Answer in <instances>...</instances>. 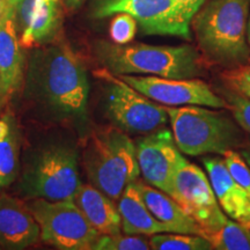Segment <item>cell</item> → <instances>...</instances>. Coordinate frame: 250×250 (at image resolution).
<instances>
[{
  "instance_id": "cell-27",
  "label": "cell",
  "mask_w": 250,
  "mask_h": 250,
  "mask_svg": "<svg viewBox=\"0 0 250 250\" xmlns=\"http://www.w3.org/2000/svg\"><path fill=\"white\" fill-rule=\"evenodd\" d=\"M228 88L250 99V65H236L221 74Z\"/></svg>"
},
{
  "instance_id": "cell-28",
  "label": "cell",
  "mask_w": 250,
  "mask_h": 250,
  "mask_svg": "<svg viewBox=\"0 0 250 250\" xmlns=\"http://www.w3.org/2000/svg\"><path fill=\"white\" fill-rule=\"evenodd\" d=\"M175 1L179 4L182 11L189 18V20L191 21L193 15L197 13V11L202 7L206 0H175Z\"/></svg>"
},
{
  "instance_id": "cell-12",
  "label": "cell",
  "mask_w": 250,
  "mask_h": 250,
  "mask_svg": "<svg viewBox=\"0 0 250 250\" xmlns=\"http://www.w3.org/2000/svg\"><path fill=\"white\" fill-rule=\"evenodd\" d=\"M118 77L139 93L162 105H206L213 108H227V102L223 96L217 95L205 81L195 78L170 79L133 74H123Z\"/></svg>"
},
{
  "instance_id": "cell-19",
  "label": "cell",
  "mask_w": 250,
  "mask_h": 250,
  "mask_svg": "<svg viewBox=\"0 0 250 250\" xmlns=\"http://www.w3.org/2000/svg\"><path fill=\"white\" fill-rule=\"evenodd\" d=\"M117 208L124 234L151 236L153 234L169 232V229L156 220L148 211L136 181L125 187Z\"/></svg>"
},
{
  "instance_id": "cell-6",
  "label": "cell",
  "mask_w": 250,
  "mask_h": 250,
  "mask_svg": "<svg viewBox=\"0 0 250 250\" xmlns=\"http://www.w3.org/2000/svg\"><path fill=\"white\" fill-rule=\"evenodd\" d=\"M80 186L79 155L66 144H52L37 152L21 180V191L30 199L73 201Z\"/></svg>"
},
{
  "instance_id": "cell-7",
  "label": "cell",
  "mask_w": 250,
  "mask_h": 250,
  "mask_svg": "<svg viewBox=\"0 0 250 250\" xmlns=\"http://www.w3.org/2000/svg\"><path fill=\"white\" fill-rule=\"evenodd\" d=\"M105 81L104 111L118 129L131 134H148L169 122L165 105L148 99L107 68L96 73Z\"/></svg>"
},
{
  "instance_id": "cell-34",
  "label": "cell",
  "mask_w": 250,
  "mask_h": 250,
  "mask_svg": "<svg viewBox=\"0 0 250 250\" xmlns=\"http://www.w3.org/2000/svg\"><path fill=\"white\" fill-rule=\"evenodd\" d=\"M249 228H250V227H249Z\"/></svg>"
},
{
  "instance_id": "cell-24",
  "label": "cell",
  "mask_w": 250,
  "mask_h": 250,
  "mask_svg": "<svg viewBox=\"0 0 250 250\" xmlns=\"http://www.w3.org/2000/svg\"><path fill=\"white\" fill-rule=\"evenodd\" d=\"M137 21L127 13H117L112 18L109 36L115 44H129L137 34Z\"/></svg>"
},
{
  "instance_id": "cell-9",
  "label": "cell",
  "mask_w": 250,
  "mask_h": 250,
  "mask_svg": "<svg viewBox=\"0 0 250 250\" xmlns=\"http://www.w3.org/2000/svg\"><path fill=\"white\" fill-rule=\"evenodd\" d=\"M127 13L146 35L191 39V21L175 0H98L93 9L95 18Z\"/></svg>"
},
{
  "instance_id": "cell-10",
  "label": "cell",
  "mask_w": 250,
  "mask_h": 250,
  "mask_svg": "<svg viewBox=\"0 0 250 250\" xmlns=\"http://www.w3.org/2000/svg\"><path fill=\"white\" fill-rule=\"evenodd\" d=\"M169 196L201 226L203 236L218 230L228 220L208 176L201 167L189 161L175 175Z\"/></svg>"
},
{
  "instance_id": "cell-22",
  "label": "cell",
  "mask_w": 250,
  "mask_h": 250,
  "mask_svg": "<svg viewBox=\"0 0 250 250\" xmlns=\"http://www.w3.org/2000/svg\"><path fill=\"white\" fill-rule=\"evenodd\" d=\"M149 246L154 250H211L212 246L205 236L198 234L158 233L149 237Z\"/></svg>"
},
{
  "instance_id": "cell-20",
  "label": "cell",
  "mask_w": 250,
  "mask_h": 250,
  "mask_svg": "<svg viewBox=\"0 0 250 250\" xmlns=\"http://www.w3.org/2000/svg\"><path fill=\"white\" fill-rule=\"evenodd\" d=\"M20 130L14 114L5 108L0 115V188L11 187L20 170Z\"/></svg>"
},
{
  "instance_id": "cell-4",
  "label": "cell",
  "mask_w": 250,
  "mask_h": 250,
  "mask_svg": "<svg viewBox=\"0 0 250 250\" xmlns=\"http://www.w3.org/2000/svg\"><path fill=\"white\" fill-rule=\"evenodd\" d=\"M83 165L92 186L117 201L125 187L138 179L136 145L115 125L100 127L87 137Z\"/></svg>"
},
{
  "instance_id": "cell-21",
  "label": "cell",
  "mask_w": 250,
  "mask_h": 250,
  "mask_svg": "<svg viewBox=\"0 0 250 250\" xmlns=\"http://www.w3.org/2000/svg\"><path fill=\"white\" fill-rule=\"evenodd\" d=\"M215 250H250V228L235 220H228L215 232L205 234Z\"/></svg>"
},
{
  "instance_id": "cell-2",
  "label": "cell",
  "mask_w": 250,
  "mask_h": 250,
  "mask_svg": "<svg viewBox=\"0 0 250 250\" xmlns=\"http://www.w3.org/2000/svg\"><path fill=\"white\" fill-rule=\"evenodd\" d=\"M250 0H206L191 19L204 61L234 67L250 57L247 22Z\"/></svg>"
},
{
  "instance_id": "cell-13",
  "label": "cell",
  "mask_w": 250,
  "mask_h": 250,
  "mask_svg": "<svg viewBox=\"0 0 250 250\" xmlns=\"http://www.w3.org/2000/svg\"><path fill=\"white\" fill-rule=\"evenodd\" d=\"M19 41L23 49L49 44L62 27L59 0H8Z\"/></svg>"
},
{
  "instance_id": "cell-33",
  "label": "cell",
  "mask_w": 250,
  "mask_h": 250,
  "mask_svg": "<svg viewBox=\"0 0 250 250\" xmlns=\"http://www.w3.org/2000/svg\"><path fill=\"white\" fill-rule=\"evenodd\" d=\"M247 41H248V44L250 46V11H249L248 22H247Z\"/></svg>"
},
{
  "instance_id": "cell-16",
  "label": "cell",
  "mask_w": 250,
  "mask_h": 250,
  "mask_svg": "<svg viewBox=\"0 0 250 250\" xmlns=\"http://www.w3.org/2000/svg\"><path fill=\"white\" fill-rule=\"evenodd\" d=\"M26 58L11 8L0 20V99H11L21 88Z\"/></svg>"
},
{
  "instance_id": "cell-1",
  "label": "cell",
  "mask_w": 250,
  "mask_h": 250,
  "mask_svg": "<svg viewBox=\"0 0 250 250\" xmlns=\"http://www.w3.org/2000/svg\"><path fill=\"white\" fill-rule=\"evenodd\" d=\"M27 92L55 120L83 129L88 118L89 81L85 65L66 43H49L33 51Z\"/></svg>"
},
{
  "instance_id": "cell-23",
  "label": "cell",
  "mask_w": 250,
  "mask_h": 250,
  "mask_svg": "<svg viewBox=\"0 0 250 250\" xmlns=\"http://www.w3.org/2000/svg\"><path fill=\"white\" fill-rule=\"evenodd\" d=\"M149 240L144 235H130L121 233L114 235H100L92 250H148Z\"/></svg>"
},
{
  "instance_id": "cell-5",
  "label": "cell",
  "mask_w": 250,
  "mask_h": 250,
  "mask_svg": "<svg viewBox=\"0 0 250 250\" xmlns=\"http://www.w3.org/2000/svg\"><path fill=\"white\" fill-rule=\"evenodd\" d=\"M167 110L177 147L188 155L225 154L245 142L242 127L226 112L195 107H168Z\"/></svg>"
},
{
  "instance_id": "cell-26",
  "label": "cell",
  "mask_w": 250,
  "mask_h": 250,
  "mask_svg": "<svg viewBox=\"0 0 250 250\" xmlns=\"http://www.w3.org/2000/svg\"><path fill=\"white\" fill-rule=\"evenodd\" d=\"M224 160L233 179L250 197V167L247 165V162L243 160L240 153L233 149L225 153Z\"/></svg>"
},
{
  "instance_id": "cell-17",
  "label": "cell",
  "mask_w": 250,
  "mask_h": 250,
  "mask_svg": "<svg viewBox=\"0 0 250 250\" xmlns=\"http://www.w3.org/2000/svg\"><path fill=\"white\" fill-rule=\"evenodd\" d=\"M73 202L101 235L121 233V214L115 201L98 188L81 183Z\"/></svg>"
},
{
  "instance_id": "cell-15",
  "label": "cell",
  "mask_w": 250,
  "mask_h": 250,
  "mask_svg": "<svg viewBox=\"0 0 250 250\" xmlns=\"http://www.w3.org/2000/svg\"><path fill=\"white\" fill-rule=\"evenodd\" d=\"M203 164L225 214L250 227V197L233 179L224 158L208 156L203 159Z\"/></svg>"
},
{
  "instance_id": "cell-25",
  "label": "cell",
  "mask_w": 250,
  "mask_h": 250,
  "mask_svg": "<svg viewBox=\"0 0 250 250\" xmlns=\"http://www.w3.org/2000/svg\"><path fill=\"white\" fill-rule=\"evenodd\" d=\"M223 98L227 102V108L232 111L236 123L250 134V99L230 88L225 90Z\"/></svg>"
},
{
  "instance_id": "cell-3",
  "label": "cell",
  "mask_w": 250,
  "mask_h": 250,
  "mask_svg": "<svg viewBox=\"0 0 250 250\" xmlns=\"http://www.w3.org/2000/svg\"><path fill=\"white\" fill-rule=\"evenodd\" d=\"M99 62L115 76L148 74L170 79L203 76L204 59L190 44L151 45L144 43L115 44L101 41L96 44Z\"/></svg>"
},
{
  "instance_id": "cell-11",
  "label": "cell",
  "mask_w": 250,
  "mask_h": 250,
  "mask_svg": "<svg viewBox=\"0 0 250 250\" xmlns=\"http://www.w3.org/2000/svg\"><path fill=\"white\" fill-rule=\"evenodd\" d=\"M134 145L144 181L169 195L175 175L188 162L177 147L173 133L161 127L139 137L134 140Z\"/></svg>"
},
{
  "instance_id": "cell-14",
  "label": "cell",
  "mask_w": 250,
  "mask_h": 250,
  "mask_svg": "<svg viewBox=\"0 0 250 250\" xmlns=\"http://www.w3.org/2000/svg\"><path fill=\"white\" fill-rule=\"evenodd\" d=\"M41 240L39 223L20 199L0 196V247L21 250L36 245Z\"/></svg>"
},
{
  "instance_id": "cell-18",
  "label": "cell",
  "mask_w": 250,
  "mask_h": 250,
  "mask_svg": "<svg viewBox=\"0 0 250 250\" xmlns=\"http://www.w3.org/2000/svg\"><path fill=\"white\" fill-rule=\"evenodd\" d=\"M136 183L148 211L156 220L164 224L169 232L203 235L201 226L181 208L173 197L143 181H136Z\"/></svg>"
},
{
  "instance_id": "cell-29",
  "label": "cell",
  "mask_w": 250,
  "mask_h": 250,
  "mask_svg": "<svg viewBox=\"0 0 250 250\" xmlns=\"http://www.w3.org/2000/svg\"><path fill=\"white\" fill-rule=\"evenodd\" d=\"M240 155L242 156L243 160L247 162V165L250 167V145L247 146L246 148H242L241 152H240Z\"/></svg>"
},
{
  "instance_id": "cell-31",
  "label": "cell",
  "mask_w": 250,
  "mask_h": 250,
  "mask_svg": "<svg viewBox=\"0 0 250 250\" xmlns=\"http://www.w3.org/2000/svg\"><path fill=\"white\" fill-rule=\"evenodd\" d=\"M83 0H65V4L70 9H74L77 7H79V5L83 2Z\"/></svg>"
},
{
  "instance_id": "cell-30",
  "label": "cell",
  "mask_w": 250,
  "mask_h": 250,
  "mask_svg": "<svg viewBox=\"0 0 250 250\" xmlns=\"http://www.w3.org/2000/svg\"><path fill=\"white\" fill-rule=\"evenodd\" d=\"M8 8V0H0V20L4 18Z\"/></svg>"
},
{
  "instance_id": "cell-8",
  "label": "cell",
  "mask_w": 250,
  "mask_h": 250,
  "mask_svg": "<svg viewBox=\"0 0 250 250\" xmlns=\"http://www.w3.org/2000/svg\"><path fill=\"white\" fill-rule=\"evenodd\" d=\"M28 208L39 223L41 240L62 250H92L100 234L73 201L31 199Z\"/></svg>"
},
{
  "instance_id": "cell-32",
  "label": "cell",
  "mask_w": 250,
  "mask_h": 250,
  "mask_svg": "<svg viewBox=\"0 0 250 250\" xmlns=\"http://www.w3.org/2000/svg\"><path fill=\"white\" fill-rule=\"evenodd\" d=\"M7 102H8L7 99H0V115H1L2 111L5 110Z\"/></svg>"
}]
</instances>
